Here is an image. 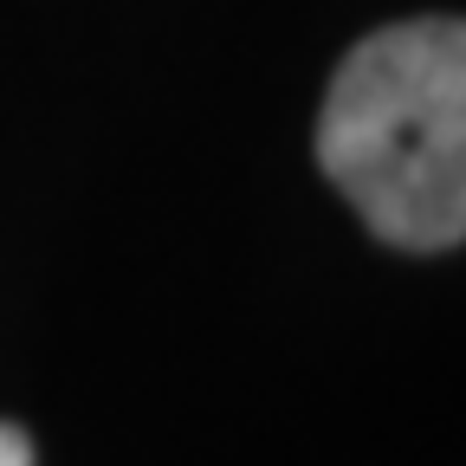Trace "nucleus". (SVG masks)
Masks as SVG:
<instances>
[{"label":"nucleus","mask_w":466,"mask_h":466,"mask_svg":"<svg viewBox=\"0 0 466 466\" xmlns=\"http://www.w3.org/2000/svg\"><path fill=\"white\" fill-rule=\"evenodd\" d=\"M318 162L389 247L466 240V20H401L337 66Z\"/></svg>","instance_id":"nucleus-1"},{"label":"nucleus","mask_w":466,"mask_h":466,"mask_svg":"<svg viewBox=\"0 0 466 466\" xmlns=\"http://www.w3.org/2000/svg\"><path fill=\"white\" fill-rule=\"evenodd\" d=\"M0 466H33V447L20 428H0Z\"/></svg>","instance_id":"nucleus-2"}]
</instances>
